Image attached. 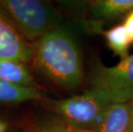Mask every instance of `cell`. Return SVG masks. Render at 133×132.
<instances>
[{
  "instance_id": "6da1fadb",
  "label": "cell",
  "mask_w": 133,
  "mask_h": 132,
  "mask_svg": "<svg viewBox=\"0 0 133 132\" xmlns=\"http://www.w3.org/2000/svg\"><path fill=\"white\" fill-rule=\"evenodd\" d=\"M35 68L54 83L75 89L83 79L82 54L75 38L67 29L56 27L33 45Z\"/></svg>"
},
{
  "instance_id": "7a4b0ae2",
  "label": "cell",
  "mask_w": 133,
  "mask_h": 132,
  "mask_svg": "<svg viewBox=\"0 0 133 132\" xmlns=\"http://www.w3.org/2000/svg\"><path fill=\"white\" fill-rule=\"evenodd\" d=\"M0 11L29 42L58 27L60 19L52 5L38 0H2Z\"/></svg>"
},
{
  "instance_id": "3957f363",
  "label": "cell",
  "mask_w": 133,
  "mask_h": 132,
  "mask_svg": "<svg viewBox=\"0 0 133 132\" xmlns=\"http://www.w3.org/2000/svg\"><path fill=\"white\" fill-rule=\"evenodd\" d=\"M42 105L69 124L94 130L102 120L110 104L91 89L83 94L59 100L43 99Z\"/></svg>"
},
{
  "instance_id": "277c9868",
  "label": "cell",
  "mask_w": 133,
  "mask_h": 132,
  "mask_svg": "<svg viewBox=\"0 0 133 132\" xmlns=\"http://www.w3.org/2000/svg\"><path fill=\"white\" fill-rule=\"evenodd\" d=\"M91 89L109 104L133 100V54L114 66L99 63L92 77Z\"/></svg>"
},
{
  "instance_id": "5b68a950",
  "label": "cell",
  "mask_w": 133,
  "mask_h": 132,
  "mask_svg": "<svg viewBox=\"0 0 133 132\" xmlns=\"http://www.w3.org/2000/svg\"><path fill=\"white\" fill-rule=\"evenodd\" d=\"M33 45L0 11V59L32 61Z\"/></svg>"
},
{
  "instance_id": "8992f818",
  "label": "cell",
  "mask_w": 133,
  "mask_h": 132,
  "mask_svg": "<svg viewBox=\"0 0 133 132\" xmlns=\"http://www.w3.org/2000/svg\"><path fill=\"white\" fill-rule=\"evenodd\" d=\"M130 119V104H110L103 117L93 132H127Z\"/></svg>"
},
{
  "instance_id": "52a82bcc",
  "label": "cell",
  "mask_w": 133,
  "mask_h": 132,
  "mask_svg": "<svg viewBox=\"0 0 133 132\" xmlns=\"http://www.w3.org/2000/svg\"><path fill=\"white\" fill-rule=\"evenodd\" d=\"M43 99V92L36 86H22L0 80V103L18 104Z\"/></svg>"
},
{
  "instance_id": "ba28073f",
  "label": "cell",
  "mask_w": 133,
  "mask_h": 132,
  "mask_svg": "<svg viewBox=\"0 0 133 132\" xmlns=\"http://www.w3.org/2000/svg\"><path fill=\"white\" fill-rule=\"evenodd\" d=\"M90 13L96 20H108L133 10V0H97L90 4Z\"/></svg>"
},
{
  "instance_id": "9c48e42d",
  "label": "cell",
  "mask_w": 133,
  "mask_h": 132,
  "mask_svg": "<svg viewBox=\"0 0 133 132\" xmlns=\"http://www.w3.org/2000/svg\"><path fill=\"white\" fill-rule=\"evenodd\" d=\"M0 80L22 86H35L26 63L10 59H0Z\"/></svg>"
},
{
  "instance_id": "30bf717a",
  "label": "cell",
  "mask_w": 133,
  "mask_h": 132,
  "mask_svg": "<svg viewBox=\"0 0 133 132\" xmlns=\"http://www.w3.org/2000/svg\"><path fill=\"white\" fill-rule=\"evenodd\" d=\"M104 37L108 47L121 58V60L128 57L129 47L132 42L123 24L105 31Z\"/></svg>"
},
{
  "instance_id": "8fae6325",
  "label": "cell",
  "mask_w": 133,
  "mask_h": 132,
  "mask_svg": "<svg viewBox=\"0 0 133 132\" xmlns=\"http://www.w3.org/2000/svg\"><path fill=\"white\" fill-rule=\"evenodd\" d=\"M27 132H93L72 126L61 119H46L35 123Z\"/></svg>"
},
{
  "instance_id": "7c38bea8",
  "label": "cell",
  "mask_w": 133,
  "mask_h": 132,
  "mask_svg": "<svg viewBox=\"0 0 133 132\" xmlns=\"http://www.w3.org/2000/svg\"><path fill=\"white\" fill-rule=\"evenodd\" d=\"M123 25L128 33L130 40L133 43V10L127 15Z\"/></svg>"
},
{
  "instance_id": "4fadbf2b",
  "label": "cell",
  "mask_w": 133,
  "mask_h": 132,
  "mask_svg": "<svg viewBox=\"0 0 133 132\" xmlns=\"http://www.w3.org/2000/svg\"><path fill=\"white\" fill-rule=\"evenodd\" d=\"M130 104V119L128 123V128H127V132H133V100Z\"/></svg>"
},
{
  "instance_id": "5bb4252c",
  "label": "cell",
  "mask_w": 133,
  "mask_h": 132,
  "mask_svg": "<svg viewBox=\"0 0 133 132\" xmlns=\"http://www.w3.org/2000/svg\"><path fill=\"white\" fill-rule=\"evenodd\" d=\"M8 129H9L8 123L0 117V132H7Z\"/></svg>"
}]
</instances>
